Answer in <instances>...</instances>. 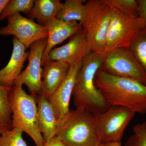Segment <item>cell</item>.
<instances>
[{"mask_svg": "<svg viewBox=\"0 0 146 146\" xmlns=\"http://www.w3.org/2000/svg\"><path fill=\"white\" fill-rule=\"evenodd\" d=\"M48 39L38 40L30 46L28 65L14 81V84L26 85L30 94L37 96L41 93L42 60Z\"/></svg>", "mask_w": 146, "mask_h": 146, "instance_id": "obj_10", "label": "cell"}, {"mask_svg": "<svg viewBox=\"0 0 146 146\" xmlns=\"http://www.w3.org/2000/svg\"><path fill=\"white\" fill-rule=\"evenodd\" d=\"M137 2L138 16L144 21L146 26V0H137Z\"/></svg>", "mask_w": 146, "mask_h": 146, "instance_id": "obj_25", "label": "cell"}, {"mask_svg": "<svg viewBox=\"0 0 146 146\" xmlns=\"http://www.w3.org/2000/svg\"><path fill=\"white\" fill-rule=\"evenodd\" d=\"M98 146H105V145L104 143H103L101 144V145H100Z\"/></svg>", "mask_w": 146, "mask_h": 146, "instance_id": "obj_29", "label": "cell"}, {"mask_svg": "<svg viewBox=\"0 0 146 146\" xmlns=\"http://www.w3.org/2000/svg\"><path fill=\"white\" fill-rule=\"evenodd\" d=\"M85 1L82 0H66L56 18L65 22L76 21L82 25L86 17V5L84 4Z\"/></svg>", "mask_w": 146, "mask_h": 146, "instance_id": "obj_18", "label": "cell"}, {"mask_svg": "<svg viewBox=\"0 0 146 146\" xmlns=\"http://www.w3.org/2000/svg\"><path fill=\"white\" fill-rule=\"evenodd\" d=\"M13 50L7 65L0 70V85L11 88L14 82L21 74L24 64L28 57L29 51L15 36L12 39Z\"/></svg>", "mask_w": 146, "mask_h": 146, "instance_id": "obj_14", "label": "cell"}, {"mask_svg": "<svg viewBox=\"0 0 146 146\" xmlns=\"http://www.w3.org/2000/svg\"><path fill=\"white\" fill-rule=\"evenodd\" d=\"M91 52L89 41L82 27L70 37L67 44L61 47L53 48L49 53L47 62L56 60L67 63L70 66L81 62Z\"/></svg>", "mask_w": 146, "mask_h": 146, "instance_id": "obj_11", "label": "cell"}, {"mask_svg": "<svg viewBox=\"0 0 146 146\" xmlns=\"http://www.w3.org/2000/svg\"><path fill=\"white\" fill-rule=\"evenodd\" d=\"M129 48L146 72V27L141 30Z\"/></svg>", "mask_w": 146, "mask_h": 146, "instance_id": "obj_20", "label": "cell"}, {"mask_svg": "<svg viewBox=\"0 0 146 146\" xmlns=\"http://www.w3.org/2000/svg\"><path fill=\"white\" fill-rule=\"evenodd\" d=\"M99 70L114 76L135 80L146 86V72L129 48L104 53Z\"/></svg>", "mask_w": 146, "mask_h": 146, "instance_id": "obj_8", "label": "cell"}, {"mask_svg": "<svg viewBox=\"0 0 146 146\" xmlns=\"http://www.w3.org/2000/svg\"><path fill=\"white\" fill-rule=\"evenodd\" d=\"M45 26L48 36L46 47L43 53L42 66L46 63L48 55L53 48L72 36L82 28L81 24L77 21L65 22L56 18L49 21Z\"/></svg>", "mask_w": 146, "mask_h": 146, "instance_id": "obj_13", "label": "cell"}, {"mask_svg": "<svg viewBox=\"0 0 146 146\" xmlns=\"http://www.w3.org/2000/svg\"><path fill=\"white\" fill-rule=\"evenodd\" d=\"M41 93L48 99L65 78L70 65L56 60H50L43 66Z\"/></svg>", "mask_w": 146, "mask_h": 146, "instance_id": "obj_15", "label": "cell"}, {"mask_svg": "<svg viewBox=\"0 0 146 146\" xmlns=\"http://www.w3.org/2000/svg\"><path fill=\"white\" fill-rule=\"evenodd\" d=\"M85 5L86 17L81 25L87 36L91 52L104 54L112 8L102 0H89Z\"/></svg>", "mask_w": 146, "mask_h": 146, "instance_id": "obj_5", "label": "cell"}, {"mask_svg": "<svg viewBox=\"0 0 146 146\" xmlns=\"http://www.w3.org/2000/svg\"><path fill=\"white\" fill-rule=\"evenodd\" d=\"M63 3L59 0H35L31 11L27 15L31 20L36 19L41 25H46L56 17Z\"/></svg>", "mask_w": 146, "mask_h": 146, "instance_id": "obj_17", "label": "cell"}, {"mask_svg": "<svg viewBox=\"0 0 146 146\" xmlns=\"http://www.w3.org/2000/svg\"><path fill=\"white\" fill-rule=\"evenodd\" d=\"M145 27V22L138 16H129L112 8L104 54L117 49L129 48L141 30Z\"/></svg>", "mask_w": 146, "mask_h": 146, "instance_id": "obj_6", "label": "cell"}, {"mask_svg": "<svg viewBox=\"0 0 146 146\" xmlns=\"http://www.w3.org/2000/svg\"><path fill=\"white\" fill-rule=\"evenodd\" d=\"M11 89L0 85V134L12 129V112L8 98Z\"/></svg>", "mask_w": 146, "mask_h": 146, "instance_id": "obj_19", "label": "cell"}, {"mask_svg": "<svg viewBox=\"0 0 146 146\" xmlns=\"http://www.w3.org/2000/svg\"><path fill=\"white\" fill-rule=\"evenodd\" d=\"M8 1L9 0H0V15Z\"/></svg>", "mask_w": 146, "mask_h": 146, "instance_id": "obj_27", "label": "cell"}, {"mask_svg": "<svg viewBox=\"0 0 146 146\" xmlns=\"http://www.w3.org/2000/svg\"><path fill=\"white\" fill-rule=\"evenodd\" d=\"M112 8H115L131 16H137L138 3L135 0H102Z\"/></svg>", "mask_w": 146, "mask_h": 146, "instance_id": "obj_23", "label": "cell"}, {"mask_svg": "<svg viewBox=\"0 0 146 146\" xmlns=\"http://www.w3.org/2000/svg\"><path fill=\"white\" fill-rule=\"evenodd\" d=\"M36 99L38 125L46 143L56 136L58 120L52 105L43 94L41 93Z\"/></svg>", "mask_w": 146, "mask_h": 146, "instance_id": "obj_16", "label": "cell"}, {"mask_svg": "<svg viewBox=\"0 0 146 146\" xmlns=\"http://www.w3.org/2000/svg\"><path fill=\"white\" fill-rule=\"evenodd\" d=\"M132 130L133 134L128 138L124 146H146V121L136 124Z\"/></svg>", "mask_w": 146, "mask_h": 146, "instance_id": "obj_24", "label": "cell"}, {"mask_svg": "<svg viewBox=\"0 0 146 146\" xmlns=\"http://www.w3.org/2000/svg\"><path fill=\"white\" fill-rule=\"evenodd\" d=\"M7 19L8 24L1 28L0 35H13L27 49L38 40L48 39V35L46 26L36 23L20 13L12 14Z\"/></svg>", "mask_w": 146, "mask_h": 146, "instance_id": "obj_9", "label": "cell"}, {"mask_svg": "<svg viewBox=\"0 0 146 146\" xmlns=\"http://www.w3.org/2000/svg\"><path fill=\"white\" fill-rule=\"evenodd\" d=\"M135 114L119 106H111L104 113L94 114L95 127L102 143L121 142L125 131Z\"/></svg>", "mask_w": 146, "mask_h": 146, "instance_id": "obj_7", "label": "cell"}, {"mask_svg": "<svg viewBox=\"0 0 146 146\" xmlns=\"http://www.w3.org/2000/svg\"><path fill=\"white\" fill-rule=\"evenodd\" d=\"M104 144L105 146H121V142H111Z\"/></svg>", "mask_w": 146, "mask_h": 146, "instance_id": "obj_28", "label": "cell"}, {"mask_svg": "<svg viewBox=\"0 0 146 146\" xmlns=\"http://www.w3.org/2000/svg\"><path fill=\"white\" fill-rule=\"evenodd\" d=\"M34 2L33 0H9L0 15V21L20 12L27 15L32 9Z\"/></svg>", "mask_w": 146, "mask_h": 146, "instance_id": "obj_21", "label": "cell"}, {"mask_svg": "<svg viewBox=\"0 0 146 146\" xmlns=\"http://www.w3.org/2000/svg\"><path fill=\"white\" fill-rule=\"evenodd\" d=\"M95 86L110 106L126 108L136 113L146 114V86L135 80L114 76L98 70Z\"/></svg>", "mask_w": 146, "mask_h": 146, "instance_id": "obj_1", "label": "cell"}, {"mask_svg": "<svg viewBox=\"0 0 146 146\" xmlns=\"http://www.w3.org/2000/svg\"><path fill=\"white\" fill-rule=\"evenodd\" d=\"M56 136L65 146L102 144L95 127L94 114L84 108L70 110L58 122Z\"/></svg>", "mask_w": 146, "mask_h": 146, "instance_id": "obj_3", "label": "cell"}, {"mask_svg": "<svg viewBox=\"0 0 146 146\" xmlns=\"http://www.w3.org/2000/svg\"><path fill=\"white\" fill-rule=\"evenodd\" d=\"M82 61L70 66L65 78L57 89L48 99L55 111L58 122L70 111L69 104L77 74Z\"/></svg>", "mask_w": 146, "mask_h": 146, "instance_id": "obj_12", "label": "cell"}, {"mask_svg": "<svg viewBox=\"0 0 146 146\" xmlns=\"http://www.w3.org/2000/svg\"><path fill=\"white\" fill-rule=\"evenodd\" d=\"M103 55L91 52L84 58L72 93L76 108H84L93 114L104 113L110 106L94 84L96 73L102 63Z\"/></svg>", "mask_w": 146, "mask_h": 146, "instance_id": "obj_2", "label": "cell"}, {"mask_svg": "<svg viewBox=\"0 0 146 146\" xmlns=\"http://www.w3.org/2000/svg\"><path fill=\"white\" fill-rule=\"evenodd\" d=\"M44 146H65L59 137L57 136L52 138L45 143Z\"/></svg>", "mask_w": 146, "mask_h": 146, "instance_id": "obj_26", "label": "cell"}, {"mask_svg": "<svg viewBox=\"0 0 146 146\" xmlns=\"http://www.w3.org/2000/svg\"><path fill=\"white\" fill-rule=\"evenodd\" d=\"M23 131L13 128L0 134V146H28L23 138Z\"/></svg>", "mask_w": 146, "mask_h": 146, "instance_id": "obj_22", "label": "cell"}, {"mask_svg": "<svg viewBox=\"0 0 146 146\" xmlns=\"http://www.w3.org/2000/svg\"><path fill=\"white\" fill-rule=\"evenodd\" d=\"M12 112V128L25 132L36 146H44L45 142L39 130L36 97L27 94L23 85L14 84L9 93Z\"/></svg>", "mask_w": 146, "mask_h": 146, "instance_id": "obj_4", "label": "cell"}]
</instances>
